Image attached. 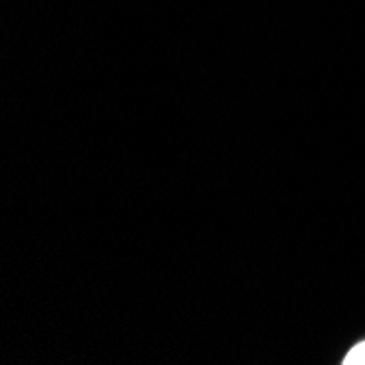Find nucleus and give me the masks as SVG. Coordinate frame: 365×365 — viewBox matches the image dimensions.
I'll return each mask as SVG.
<instances>
[{"label":"nucleus","mask_w":365,"mask_h":365,"mask_svg":"<svg viewBox=\"0 0 365 365\" xmlns=\"http://www.w3.org/2000/svg\"><path fill=\"white\" fill-rule=\"evenodd\" d=\"M344 365H365V339L356 341L341 359Z\"/></svg>","instance_id":"1"}]
</instances>
